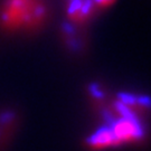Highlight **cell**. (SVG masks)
Here are the masks:
<instances>
[{
  "label": "cell",
  "mask_w": 151,
  "mask_h": 151,
  "mask_svg": "<svg viewBox=\"0 0 151 151\" xmlns=\"http://www.w3.org/2000/svg\"><path fill=\"white\" fill-rule=\"evenodd\" d=\"M47 14L43 0H2L0 26L9 32L32 30L43 25Z\"/></svg>",
  "instance_id": "6da1fadb"
},
{
  "label": "cell",
  "mask_w": 151,
  "mask_h": 151,
  "mask_svg": "<svg viewBox=\"0 0 151 151\" xmlns=\"http://www.w3.org/2000/svg\"><path fill=\"white\" fill-rule=\"evenodd\" d=\"M115 140L118 145L121 142H129L138 139L141 135L140 125L137 123V121L130 116H123L119 119L114 123L112 128Z\"/></svg>",
  "instance_id": "7a4b0ae2"
},
{
  "label": "cell",
  "mask_w": 151,
  "mask_h": 151,
  "mask_svg": "<svg viewBox=\"0 0 151 151\" xmlns=\"http://www.w3.org/2000/svg\"><path fill=\"white\" fill-rule=\"evenodd\" d=\"M96 10L92 0H68L67 15L70 22L76 24L87 22Z\"/></svg>",
  "instance_id": "3957f363"
},
{
  "label": "cell",
  "mask_w": 151,
  "mask_h": 151,
  "mask_svg": "<svg viewBox=\"0 0 151 151\" xmlns=\"http://www.w3.org/2000/svg\"><path fill=\"white\" fill-rule=\"evenodd\" d=\"M88 143L94 148H105V147L115 146L118 145V142L115 140L113 132L111 129H101L99 130L94 135H92L88 140Z\"/></svg>",
  "instance_id": "277c9868"
},
{
  "label": "cell",
  "mask_w": 151,
  "mask_h": 151,
  "mask_svg": "<svg viewBox=\"0 0 151 151\" xmlns=\"http://www.w3.org/2000/svg\"><path fill=\"white\" fill-rule=\"evenodd\" d=\"M96 9H105L116 2V0H92Z\"/></svg>",
  "instance_id": "5b68a950"
}]
</instances>
